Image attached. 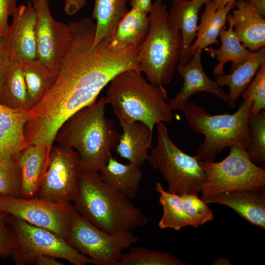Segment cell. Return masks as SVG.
Wrapping results in <instances>:
<instances>
[{
	"mask_svg": "<svg viewBox=\"0 0 265 265\" xmlns=\"http://www.w3.org/2000/svg\"><path fill=\"white\" fill-rule=\"evenodd\" d=\"M70 47L56 80L43 99L29 110L25 128L27 146L45 143L52 148L63 123L82 107L96 101L102 90L119 73L141 72L139 48L116 53L106 38L92 47L96 25L87 18L71 22Z\"/></svg>",
	"mask_w": 265,
	"mask_h": 265,
	"instance_id": "1",
	"label": "cell"
},
{
	"mask_svg": "<svg viewBox=\"0 0 265 265\" xmlns=\"http://www.w3.org/2000/svg\"><path fill=\"white\" fill-rule=\"evenodd\" d=\"M104 97L71 115L57 131L55 144L74 149L80 159V173L99 172L112 157L120 134L105 116Z\"/></svg>",
	"mask_w": 265,
	"mask_h": 265,
	"instance_id": "2",
	"label": "cell"
},
{
	"mask_svg": "<svg viewBox=\"0 0 265 265\" xmlns=\"http://www.w3.org/2000/svg\"><path fill=\"white\" fill-rule=\"evenodd\" d=\"M129 198L106 183L98 172L80 173L73 206L84 219L114 234L132 231L149 220Z\"/></svg>",
	"mask_w": 265,
	"mask_h": 265,
	"instance_id": "3",
	"label": "cell"
},
{
	"mask_svg": "<svg viewBox=\"0 0 265 265\" xmlns=\"http://www.w3.org/2000/svg\"><path fill=\"white\" fill-rule=\"evenodd\" d=\"M141 74L129 69L117 75L109 83L105 102L112 106L120 123L141 122L153 131L157 123L172 121L173 110L164 87L150 83Z\"/></svg>",
	"mask_w": 265,
	"mask_h": 265,
	"instance_id": "4",
	"label": "cell"
},
{
	"mask_svg": "<svg viewBox=\"0 0 265 265\" xmlns=\"http://www.w3.org/2000/svg\"><path fill=\"white\" fill-rule=\"evenodd\" d=\"M252 105L250 100H243L233 114L212 115L196 102L187 104L182 111L186 121L195 133L204 136L196 150L199 161H214L217 154L233 145L239 144L246 148Z\"/></svg>",
	"mask_w": 265,
	"mask_h": 265,
	"instance_id": "5",
	"label": "cell"
},
{
	"mask_svg": "<svg viewBox=\"0 0 265 265\" xmlns=\"http://www.w3.org/2000/svg\"><path fill=\"white\" fill-rule=\"evenodd\" d=\"M147 36L139 48L141 72L155 86L170 83L179 63L182 43L180 30L168 19L167 5L155 0L149 11Z\"/></svg>",
	"mask_w": 265,
	"mask_h": 265,
	"instance_id": "6",
	"label": "cell"
},
{
	"mask_svg": "<svg viewBox=\"0 0 265 265\" xmlns=\"http://www.w3.org/2000/svg\"><path fill=\"white\" fill-rule=\"evenodd\" d=\"M156 125L157 142L147 161L161 173L168 192L178 196L198 194L206 175L196 156L187 155L174 143L163 123Z\"/></svg>",
	"mask_w": 265,
	"mask_h": 265,
	"instance_id": "7",
	"label": "cell"
},
{
	"mask_svg": "<svg viewBox=\"0 0 265 265\" xmlns=\"http://www.w3.org/2000/svg\"><path fill=\"white\" fill-rule=\"evenodd\" d=\"M6 221L14 239L12 258L16 265L35 264L39 257L45 255L62 259L74 265H95L92 259L47 229L8 214Z\"/></svg>",
	"mask_w": 265,
	"mask_h": 265,
	"instance_id": "8",
	"label": "cell"
},
{
	"mask_svg": "<svg viewBox=\"0 0 265 265\" xmlns=\"http://www.w3.org/2000/svg\"><path fill=\"white\" fill-rule=\"evenodd\" d=\"M229 147V155L219 162L199 161L206 175L201 191L203 201L222 192L265 186V170L250 160L246 148Z\"/></svg>",
	"mask_w": 265,
	"mask_h": 265,
	"instance_id": "9",
	"label": "cell"
},
{
	"mask_svg": "<svg viewBox=\"0 0 265 265\" xmlns=\"http://www.w3.org/2000/svg\"><path fill=\"white\" fill-rule=\"evenodd\" d=\"M131 231L114 234L98 228L77 211L75 213L68 244L92 259L97 265H117L123 251L138 240Z\"/></svg>",
	"mask_w": 265,
	"mask_h": 265,
	"instance_id": "10",
	"label": "cell"
},
{
	"mask_svg": "<svg viewBox=\"0 0 265 265\" xmlns=\"http://www.w3.org/2000/svg\"><path fill=\"white\" fill-rule=\"evenodd\" d=\"M0 212L47 229L67 241L76 210L71 203L0 195Z\"/></svg>",
	"mask_w": 265,
	"mask_h": 265,
	"instance_id": "11",
	"label": "cell"
},
{
	"mask_svg": "<svg viewBox=\"0 0 265 265\" xmlns=\"http://www.w3.org/2000/svg\"><path fill=\"white\" fill-rule=\"evenodd\" d=\"M80 159L73 148L53 145L48 168L37 196L58 203H71L77 190Z\"/></svg>",
	"mask_w": 265,
	"mask_h": 265,
	"instance_id": "12",
	"label": "cell"
},
{
	"mask_svg": "<svg viewBox=\"0 0 265 265\" xmlns=\"http://www.w3.org/2000/svg\"><path fill=\"white\" fill-rule=\"evenodd\" d=\"M31 0L37 14L36 60L57 75L71 42V28L53 18L48 0Z\"/></svg>",
	"mask_w": 265,
	"mask_h": 265,
	"instance_id": "13",
	"label": "cell"
},
{
	"mask_svg": "<svg viewBox=\"0 0 265 265\" xmlns=\"http://www.w3.org/2000/svg\"><path fill=\"white\" fill-rule=\"evenodd\" d=\"M5 37L13 61L25 64L36 60L37 14L31 1L18 6Z\"/></svg>",
	"mask_w": 265,
	"mask_h": 265,
	"instance_id": "14",
	"label": "cell"
},
{
	"mask_svg": "<svg viewBox=\"0 0 265 265\" xmlns=\"http://www.w3.org/2000/svg\"><path fill=\"white\" fill-rule=\"evenodd\" d=\"M202 49H197L190 61L186 65H178L177 71L183 79V85L176 96L169 99L168 104L173 111H182L188 103L189 97L197 93L207 92L228 103V95L216 81L210 79L204 72L201 61Z\"/></svg>",
	"mask_w": 265,
	"mask_h": 265,
	"instance_id": "15",
	"label": "cell"
},
{
	"mask_svg": "<svg viewBox=\"0 0 265 265\" xmlns=\"http://www.w3.org/2000/svg\"><path fill=\"white\" fill-rule=\"evenodd\" d=\"M204 201L227 206L250 224L265 229V186L222 192Z\"/></svg>",
	"mask_w": 265,
	"mask_h": 265,
	"instance_id": "16",
	"label": "cell"
},
{
	"mask_svg": "<svg viewBox=\"0 0 265 265\" xmlns=\"http://www.w3.org/2000/svg\"><path fill=\"white\" fill-rule=\"evenodd\" d=\"M51 148L45 143L31 144L17 155L22 175L20 197L29 199L37 196L48 166Z\"/></svg>",
	"mask_w": 265,
	"mask_h": 265,
	"instance_id": "17",
	"label": "cell"
},
{
	"mask_svg": "<svg viewBox=\"0 0 265 265\" xmlns=\"http://www.w3.org/2000/svg\"><path fill=\"white\" fill-rule=\"evenodd\" d=\"M211 0H172L168 11L170 23L181 33L182 43L178 65H183L191 59L190 48L197 36L198 15L202 7Z\"/></svg>",
	"mask_w": 265,
	"mask_h": 265,
	"instance_id": "18",
	"label": "cell"
},
{
	"mask_svg": "<svg viewBox=\"0 0 265 265\" xmlns=\"http://www.w3.org/2000/svg\"><path fill=\"white\" fill-rule=\"evenodd\" d=\"M28 119L29 110L0 103V159L16 157L27 146L25 128Z\"/></svg>",
	"mask_w": 265,
	"mask_h": 265,
	"instance_id": "19",
	"label": "cell"
},
{
	"mask_svg": "<svg viewBox=\"0 0 265 265\" xmlns=\"http://www.w3.org/2000/svg\"><path fill=\"white\" fill-rule=\"evenodd\" d=\"M231 18L233 30L240 42L250 51L265 46V20L244 0L236 1Z\"/></svg>",
	"mask_w": 265,
	"mask_h": 265,
	"instance_id": "20",
	"label": "cell"
},
{
	"mask_svg": "<svg viewBox=\"0 0 265 265\" xmlns=\"http://www.w3.org/2000/svg\"><path fill=\"white\" fill-rule=\"evenodd\" d=\"M123 133L116 145V153L129 162L140 166L147 161L148 151L152 147L153 131L139 121L129 125L120 122Z\"/></svg>",
	"mask_w": 265,
	"mask_h": 265,
	"instance_id": "21",
	"label": "cell"
},
{
	"mask_svg": "<svg viewBox=\"0 0 265 265\" xmlns=\"http://www.w3.org/2000/svg\"><path fill=\"white\" fill-rule=\"evenodd\" d=\"M265 61V46L253 51L250 55L237 65L231 67L230 74L217 76L216 81L221 87L228 86V105L235 108L238 100Z\"/></svg>",
	"mask_w": 265,
	"mask_h": 265,
	"instance_id": "22",
	"label": "cell"
},
{
	"mask_svg": "<svg viewBox=\"0 0 265 265\" xmlns=\"http://www.w3.org/2000/svg\"><path fill=\"white\" fill-rule=\"evenodd\" d=\"M149 28L148 14L132 7L120 21L114 33L106 38L108 47L116 53L132 46L139 48L147 36Z\"/></svg>",
	"mask_w": 265,
	"mask_h": 265,
	"instance_id": "23",
	"label": "cell"
},
{
	"mask_svg": "<svg viewBox=\"0 0 265 265\" xmlns=\"http://www.w3.org/2000/svg\"><path fill=\"white\" fill-rule=\"evenodd\" d=\"M235 4L236 1L222 8L217 9L212 0L206 3L198 26L197 38L190 48L191 56L197 49L203 50L213 44L219 43L217 37L220 30L226 27L228 14L235 7Z\"/></svg>",
	"mask_w": 265,
	"mask_h": 265,
	"instance_id": "24",
	"label": "cell"
},
{
	"mask_svg": "<svg viewBox=\"0 0 265 265\" xmlns=\"http://www.w3.org/2000/svg\"><path fill=\"white\" fill-rule=\"evenodd\" d=\"M99 173L106 183L130 199L136 197L142 179L140 166L131 162L123 164L112 157Z\"/></svg>",
	"mask_w": 265,
	"mask_h": 265,
	"instance_id": "25",
	"label": "cell"
},
{
	"mask_svg": "<svg viewBox=\"0 0 265 265\" xmlns=\"http://www.w3.org/2000/svg\"><path fill=\"white\" fill-rule=\"evenodd\" d=\"M227 21L229 25L228 29H226V27H223L219 33L218 36L221 42L220 47L216 50L212 46L205 48L207 53L215 58L218 61V64L213 68L215 77L224 74V66L226 62L232 61V66H235L250 55L253 52L242 45L234 32L230 12L228 14Z\"/></svg>",
	"mask_w": 265,
	"mask_h": 265,
	"instance_id": "26",
	"label": "cell"
},
{
	"mask_svg": "<svg viewBox=\"0 0 265 265\" xmlns=\"http://www.w3.org/2000/svg\"><path fill=\"white\" fill-rule=\"evenodd\" d=\"M127 0H94L92 18L96 21L92 47L112 35L119 23L129 11Z\"/></svg>",
	"mask_w": 265,
	"mask_h": 265,
	"instance_id": "27",
	"label": "cell"
},
{
	"mask_svg": "<svg viewBox=\"0 0 265 265\" xmlns=\"http://www.w3.org/2000/svg\"><path fill=\"white\" fill-rule=\"evenodd\" d=\"M156 190L159 194V201L162 209V215L159 222L161 229L171 228L180 231L189 226L199 227L197 223L187 213L180 196L165 190L160 183L156 184Z\"/></svg>",
	"mask_w": 265,
	"mask_h": 265,
	"instance_id": "28",
	"label": "cell"
},
{
	"mask_svg": "<svg viewBox=\"0 0 265 265\" xmlns=\"http://www.w3.org/2000/svg\"><path fill=\"white\" fill-rule=\"evenodd\" d=\"M23 73L28 102L32 108L51 88L57 75L37 60L24 64Z\"/></svg>",
	"mask_w": 265,
	"mask_h": 265,
	"instance_id": "29",
	"label": "cell"
},
{
	"mask_svg": "<svg viewBox=\"0 0 265 265\" xmlns=\"http://www.w3.org/2000/svg\"><path fill=\"white\" fill-rule=\"evenodd\" d=\"M1 103L13 108L26 110L31 108L28 100L23 64L13 60L9 64L4 80Z\"/></svg>",
	"mask_w": 265,
	"mask_h": 265,
	"instance_id": "30",
	"label": "cell"
},
{
	"mask_svg": "<svg viewBox=\"0 0 265 265\" xmlns=\"http://www.w3.org/2000/svg\"><path fill=\"white\" fill-rule=\"evenodd\" d=\"M169 252L135 247L123 253L117 265H186Z\"/></svg>",
	"mask_w": 265,
	"mask_h": 265,
	"instance_id": "31",
	"label": "cell"
},
{
	"mask_svg": "<svg viewBox=\"0 0 265 265\" xmlns=\"http://www.w3.org/2000/svg\"><path fill=\"white\" fill-rule=\"evenodd\" d=\"M249 141L246 148L250 160L265 166V109L251 114L248 121Z\"/></svg>",
	"mask_w": 265,
	"mask_h": 265,
	"instance_id": "32",
	"label": "cell"
},
{
	"mask_svg": "<svg viewBox=\"0 0 265 265\" xmlns=\"http://www.w3.org/2000/svg\"><path fill=\"white\" fill-rule=\"evenodd\" d=\"M22 175L17 156L0 159V195L20 197Z\"/></svg>",
	"mask_w": 265,
	"mask_h": 265,
	"instance_id": "33",
	"label": "cell"
},
{
	"mask_svg": "<svg viewBox=\"0 0 265 265\" xmlns=\"http://www.w3.org/2000/svg\"><path fill=\"white\" fill-rule=\"evenodd\" d=\"M241 96L243 100L253 102L251 114H257L265 109V61L261 64Z\"/></svg>",
	"mask_w": 265,
	"mask_h": 265,
	"instance_id": "34",
	"label": "cell"
},
{
	"mask_svg": "<svg viewBox=\"0 0 265 265\" xmlns=\"http://www.w3.org/2000/svg\"><path fill=\"white\" fill-rule=\"evenodd\" d=\"M187 213L199 226L213 219L212 211L198 194H184L180 196Z\"/></svg>",
	"mask_w": 265,
	"mask_h": 265,
	"instance_id": "35",
	"label": "cell"
},
{
	"mask_svg": "<svg viewBox=\"0 0 265 265\" xmlns=\"http://www.w3.org/2000/svg\"><path fill=\"white\" fill-rule=\"evenodd\" d=\"M7 214L0 212V257H12L14 251L13 236L6 218Z\"/></svg>",
	"mask_w": 265,
	"mask_h": 265,
	"instance_id": "36",
	"label": "cell"
},
{
	"mask_svg": "<svg viewBox=\"0 0 265 265\" xmlns=\"http://www.w3.org/2000/svg\"><path fill=\"white\" fill-rule=\"evenodd\" d=\"M12 59L7 48L5 38L0 36V103L3 98L4 83L7 71Z\"/></svg>",
	"mask_w": 265,
	"mask_h": 265,
	"instance_id": "37",
	"label": "cell"
},
{
	"mask_svg": "<svg viewBox=\"0 0 265 265\" xmlns=\"http://www.w3.org/2000/svg\"><path fill=\"white\" fill-rule=\"evenodd\" d=\"M18 0H0V34L6 35L9 25L8 19L17 9Z\"/></svg>",
	"mask_w": 265,
	"mask_h": 265,
	"instance_id": "38",
	"label": "cell"
},
{
	"mask_svg": "<svg viewBox=\"0 0 265 265\" xmlns=\"http://www.w3.org/2000/svg\"><path fill=\"white\" fill-rule=\"evenodd\" d=\"M86 4V0H65L64 11L68 15H74L82 9Z\"/></svg>",
	"mask_w": 265,
	"mask_h": 265,
	"instance_id": "39",
	"label": "cell"
},
{
	"mask_svg": "<svg viewBox=\"0 0 265 265\" xmlns=\"http://www.w3.org/2000/svg\"><path fill=\"white\" fill-rule=\"evenodd\" d=\"M132 7L136 8L148 14L152 5V0H131Z\"/></svg>",
	"mask_w": 265,
	"mask_h": 265,
	"instance_id": "40",
	"label": "cell"
},
{
	"mask_svg": "<svg viewBox=\"0 0 265 265\" xmlns=\"http://www.w3.org/2000/svg\"><path fill=\"white\" fill-rule=\"evenodd\" d=\"M252 6L256 12L263 18H265V0H244Z\"/></svg>",
	"mask_w": 265,
	"mask_h": 265,
	"instance_id": "41",
	"label": "cell"
},
{
	"mask_svg": "<svg viewBox=\"0 0 265 265\" xmlns=\"http://www.w3.org/2000/svg\"><path fill=\"white\" fill-rule=\"evenodd\" d=\"M57 258L51 256H42L39 257L35 261V264L37 265H62L61 262L56 260Z\"/></svg>",
	"mask_w": 265,
	"mask_h": 265,
	"instance_id": "42",
	"label": "cell"
},
{
	"mask_svg": "<svg viewBox=\"0 0 265 265\" xmlns=\"http://www.w3.org/2000/svg\"><path fill=\"white\" fill-rule=\"evenodd\" d=\"M236 0H212L217 9L222 8L228 3Z\"/></svg>",
	"mask_w": 265,
	"mask_h": 265,
	"instance_id": "43",
	"label": "cell"
},
{
	"mask_svg": "<svg viewBox=\"0 0 265 265\" xmlns=\"http://www.w3.org/2000/svg\"><path fill=\"white\" fill-rule=\"evenodd\" d=\"M213 265H231L229 258L219 257L215 260Z\"/></svg>",
	"mask_w": 265,
	"mask_h": 265,
	"instance_id": "44",
	"label": "cell"
},
{
	"mask_svg": "<svg viewBox=\"0 0 265 265\" xmlns=\"http://www.w3.org/2000/svg\"><path fill=\"white\" fill-rule=\"evenodd\" d=\"M27 0L28 2V1H31V0Z\"/></svg>",
	"mask_w": 265,
	"mask_h": 265,
	"instance_id": "45",
	"label": "cell"
},
{
	"mask_svg": "<svg viewBox=\"0 0 265 265\" xmlns=\"http://www.w3.org/2000/svg\"><path fill=\"white\" fill-rule=\"evenodd\" d=\"M0 36H1L0 34Z\"/></svg>",
	"mask_w": 265,
	"mask_h": 265,
	"instance_id": "46",
	"label": "cell"
}]
</instances>
